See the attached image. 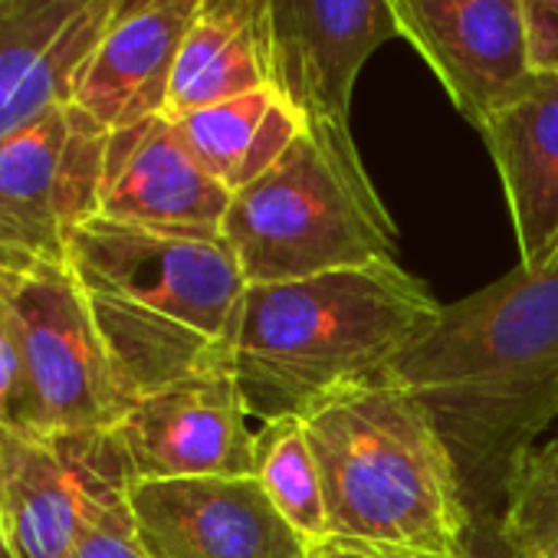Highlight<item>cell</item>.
I'll return each mask as SVG.
<instances>
[{
  "instance_id": "20",
  "label": "cell",
  "mask_w": 558,
  "mask_h": 558,
  "mask_svg": "<svg viewBox=\"0 0 558 558\" xmlns=\"http://www.w3.org/2000/svg\"><path fill=\"white\" fill-rule=\"evenodd\" d=\"M499 538L515 558H558V444L529 447L502 483Z\"/></svg>"
},
{
  "instance_id": "18",
  "label": "cell",
  "mask_w": 558,
  "mask_h": 558,
  "mask_svg": "<svg viewBox=\"0 0 558 558\" xmlns=\"http://www.w3.org/2000/svg\"><path fill=\"white\" fill-rule=\"evenodd\" d=\"M174 122L197 161L230 194H236L293 148L310 119L276 86H263L256 93L178 116Z\"/></svg>"
},
{
  "instance_id": "17",
  "label": "cell",
  "mask_w": 558,
  "mask_h": 558,
  "mask_svg": "<svg viewBox=\"0 0 558 558\" xmlns=\"http://www.w3.org/2000/svg\"><path fill=\"white\" fill-rule=\"evenodd\" d=\"M272 86L269 0H201L178 53L165 116L178 119Z\"/></svg>"
},
{
  "instance_id": "26",
  "label": "cell",
  "mask_w": 558,
  "mask_h": 558,
  "mask_svg": "<svg viewBox=\"0 0 558 558\" xmlns=\"http://www.w3.org/2000/svg\"><path fill=\"white\" fill-rule=\"evenodd\" d=\"M0 558H17L11 542H8V535H4V529H0Z\"/></svg>"
},
{
  "instance_id": "9",
  "label": "cell",
  "mask_w": 558,
  "mask_h": 558,
  "mask_svg": "<svg viewBox=\"0 0 558 558\" xmlns=\"http://www.w3.org/2000/svg\"><path fill=\"white\" fill-rule=\"evenodd\" d=\"M116 437L138 480L253 476L256 427L230 368H210L135 398Z\"/></svg>"
},
{
  "instance_id": "16",
  "label": "cell",
  "mask_w": 558,
  "mask_h": 558,
  "mask_svg": "<svg viewBox=\"0 0 558 558\" xmlns=\"http://www.w3.org/2000/svg\"><path fill=\"white\" fill-rule=\"evenodd\" d=\"M480 135L509 201L519 259L538 269L558 256V73H532Z\"/></svg>"
},
{
  "instance_id": "22",
  "label": "cell",
  "mask_w": 558,
  "mask_h": 558,
  "mask_svg": "<svg viewBox=\"0 0 558 558\" xmlns=\"http://www.w3.org/2000/svg\"><path fill=\"white\" fill-rule=\"evenodd\" d=\"M70 558H148L138 542L129 496L112 502L89 522V529L73 545Z\"/></svg>"
},
{
  "instance_id": "11",
  "label": "cell",
  "mask_w": 558,
  "mask_h": 558,
  "mask_svg": "<svg viewBox=\"0 0 558 558\" xmlns=\"http://www.w3.org/2000/svg\"><path fill=\"white\" fill-rule=\"evenodd\" d=\"M453 106L480 129L532 76L519 0H385Z\"/></svg>"
},
{
  "instance_id": "23",
  "label": "cell",
  "mask_w": 558,
  "mask_h": 558,
  "mask_svg": "<svg viewBox=\"0 0 558 558\" xmlns=\"http://www.w3.org/2000/svg\"><path fill=\"white\" fill-rule=\"evenodd\" d=\"M532 73H558V0H519Z\"/></svg>"
},
{
  "instance_id": "19",
  "label": "cell",
  "mask_w": 558,
  "mask_h": 558,
  "mask_svg": "<svg viewBox=\"0 0 558 558\" xmlns=\"http://www.w3.org/2000/svg\"><path fill=\"white\" fill-rule=\"evenodd\" d=\"M253 476L283 515L313 548L329 538V515L319 466L300 417L256 424Z\"/></svg>"
},
{
  "instance_id": "8",
  "label": "cell",
  "mask_w": 558,
  "mask_h": 558,
  "mask_svg": "<svg viewBox=\"0 0 558 558\" xmlns=\"http://www.w3.org/2000/svg\"><path fill=\"white\" fill-rule=\"evenodd\" d=\"M132 483L116 430L34 437L0 427V529L17 558H70Z\"/></svg>"
},
{
  "instance_id": "5",
  "label": "cell",
  "mask_w": 558,
  "mask_h": 558,
  "mask_svg": "<svg viewBox=\"0 0 558 558\" xmlns=\"http://www.w3.org/2000/svg\"><path fill=\"white\" fill-rule=\"evenodd\" d=\"M246 287L398 263V227L375 191L349 122L313 119L223 217Z\"/></svg>"
},
{
  "instance_id": "12",
  "label": "cell",
  "mask_w": 558,
  "mask_h": 558,
  "mask_svg": "<svg viewBox=\"0 0 558 558\" xmlns=\"http://www.w3.org/2000/svg\"><path fill=\"white\" fill-rule=\"evenodd\" d=\"M230 191L197 161L171 116L109 132L99 217L187 236H223Z\"/></svg>"
},
{
  "instance_id": "3",
  "label": "cell",
  "mask_w": 558,
  "mask_h": 558,
  "mask_svg": "<svg viewBox=\"0 0 558 558\" xmlns=\"http://www.w3.org/2000/svg\"><path fill=\"white\" fill-rule=\"evenodd\" d=\"M70 272L132 401L187 375L230 368L246 276L223 236L93 217L73 233Z\"/></svg>"
},
{
  "instance_id": "24",
  "label": "cell",
  "mask_w": 558,
  "mask_h": 558,
  "mask_svg": "<svg viewBox=\"0 0 558 558\" xmlns=\"http://www.w3.org/2000/svg\"><path fill=\"white\" fill-rule=\"evenodd\" d=\"M310 558H444V555H421V551H401V548H378V545H359V542H323L310 551ZM463 558V555H457Z\"/></svg>"
},
{
  "instance_id": "13",
  "label": "cell",
  "mask_w": 558,
  "mask_h": 558,
  "mask_svg": "<svg viewBox=\"0 0 558 558\" xmlns=\"http://www.w3.org/2000/svg\"><path fill=\"white\" fill-rule=\"evenodd\" d=\"M272 86L310 122H349L365 63L398 34L385 0H269Z\"/></svg>"
},
{
  "instance_id": "4",
  "label": "cell",
  "mask_w": 558,
  "mask_h": 558,
  "mask_svg": "<svg viewBox=\"0 0 558 558\" xmlns=\"http://www.w3.org/2000/svg\"><path fill=\"white\" fill-rule=\"evenodd\" d=\"M300 421L319 466L329 538L444 558L466 551V480L414 391L381 375Z\"/></svg>"
},
{
  "instance_id": "15",
  "label": "cell",
  "mask_w": 558,
  "mask_h": 558,
  "mask_svg": "<svg viewBox=\"0 0 558 558\" xmlns=\"http://www.w3.org/2000/svg\"><path fill=\"white\" fill-rule=\"evenodd\" d=\"M201 0H112L76 106L109 132L161 116Z\"/></svg>"
},
{
  "instance_id": "21",
  "label": "cell",
  "mask_w": 558,
  "mask_h": 558,
  "mask_svg": "<svg viewBox=\"0 0 558 558\" xmlns=\"http://www.w3.org/2000/svg\"><path fill=\"white\" fill-rule=\"evenodd\" d=\"M0 427L34 434V401L21 329L11 303L0 296Z\"/></svg>"
},
{
  "instance_id": "25",
  "label": "cell",
  "mask_w": 558,
  "mask_h": 558,
  "mask_svg": "<svg viewBox=\"0 0 558 558\" xmlns=\"http://www.w3.org/2000/svg\"><path fill=\"white\" fill-rule=\"evenodd\" d=\"M486 525H473V535H470V545L463 551V558H515L506 542L499 538V529L493 525V532H483Z\"/></svg>"
},
{
  "instance_id": "2",
  "label": "cell",
  "mask_w": 558,
  "mask_h": 558,
  "mask_svg": "<svg viewBox=\"0 0 558 558\" xmlns=\"http://www.w3.org/2000/svg\"><path fill=\"white\" fill-rule=\"evenodd\" d=\"M444 303L401 263L246 287L230 372L256 424L306 417L332 395L381 378Z\"/></svg>"
},
{
  "instance_id": "1",
  "label": "cell",
  "mask_w": 558,
  "mask_h": 558,
  "mask_svg": "<svg viewBox=\"0 0 558 558\" xmlns=\"http://www.w3.org/2000/svg\"><path fill=\"white\" fill-rule=\"evenodd\" d=\"M385 378L427 404L463 480L502 489L515 457L558 417V256L538 269L519 263L444 306Z\"/></svg>"
},
{
  "instance_id": "6",
  "label": "cell",
  "mask_w": 558,
  "mask_h": 558,
  "mask_svg": "<svg viewBox=\"0 0 558 558\" xmlns=\"http://www.w3.org/2000/svg\"><path fill=\"white\" fill-rule=\"evenodd\" d=\"M109 129L76 102L0 142V279L70 266L73 233L99 217Z\"/></svg>"
},
{
  "instance_id": "14",
  "label": "cell",
  "mask_w": 558,
  "mask_h": 558,
  "mask_svg": "<svg viewBox=\"0 0 558 558\" xmlns=\"http://www.w3.org/2000/svg\"><path fill=\"white\" fill-rule=\"evenodd\" d=\"M112 0H0V142L76 102Z\"/></svg>"
},
{
  "instance_id": "7",
  "label": "cell",
  "mask_w": 558,
  "mask_h": 558,
  "mask_svg": "<svg viewBox=\"0 0 558 558\" xmlns=\"http://www.w3.org/2000/svg\"><path fill=\"white\" fill-rule=\"evenodd\" d=\"M0 296L24 342L34 437L116 430L132 398L70 266L0 279Z\"/></svg>"
},
{
  "instance_id": "10",
  "label": "cell",
  "mask_w": 558,
  "mask_h": 558,
  "mask_svg": "<svg viewBox=\"0 0 558 558\" xmlns=\"http://www.w3.org/2000/svg\"><path fill=\"white\" fill-rule=\"evenodd\" d=\"M148 558H310L256 476L138 480L129 489Z\"/></svg>"
}]
</instances>
